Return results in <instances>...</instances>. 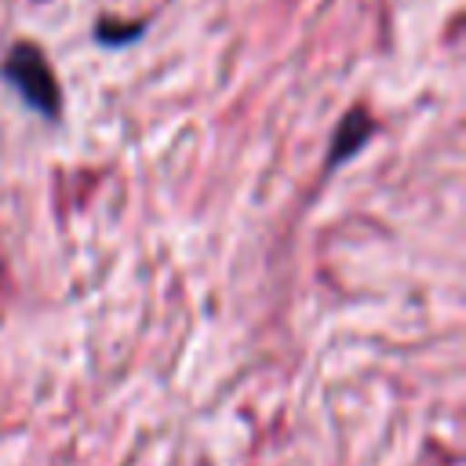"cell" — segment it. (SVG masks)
I'll use <instances>...</instances> for the list:
<instances>
[{
    "instance_id": "obj_2",
    "label": "cell",
    "mask_w": 466,
    "mask_h": 466,
    "mask_svg": "<svg viewBox=\"0 0 466 466\" xmlns=\"http://www.w3.org/2000/svg\"><path fill=\"white\" fill-rule=\"evenodd\" d=\"M371 135H375V120L368 116V109L353 106L335 127V138H331V149H328V167H339L342 160H350Z\"/></svg>"
},
{
    "instance_id": "obj_3",
    "label": "cell",
    "mask_w": 466,
    "mask_h": 466,
    "mask_svg": "<svg viewBox=\"0 0 466 466\" xmlns=\"http://www.w3.org/2000/svg\"><path fill=\"white\" fill-rule=\"evenodd\" d=\"M138 29H142V25H131V29H109V25H98V36H102V40H116V36L124 40V36H135Z\"/></svg>"
},
{
    "instance_id": "obj_1",
    "label": "cell",
    "mask_w": 466,
    "mask_h": 466,
    "mask_svg": "<svg viewBox=\"0 0 466 466\" xmlns=\"http://www.w3.org/2000/svg\"><path fill=\"white\" fill-rule=\"evenodd\" d=\"M0 76H4V80L22 95V102H25L29 109H36L40 116H47V120H58V116H62V91H58V80H55V73H51V66H47V58L40 55L36 44L18 40V44L7 51L4 66H0Z\"/></svg>"
}]
</instances>
